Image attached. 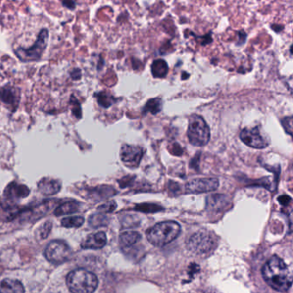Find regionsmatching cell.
<instances>
[{
  "label": "cell",
  "mask_w": 293,
  "mask_h": 293,
  "mask_svg": "<svg viewBox=\"0 0 293 293\" xmlns=\"http://www.w3.org/2000/svg\"><path fill=\"white\" fill-rule=\"evenodd\" d=\"M107 244V236L104 232H99L89 235L85 242L82 244V247L85 249H100Z\"/></svg>",
  "instance_id": "obj_12"
},
{
  "label": "cell",
  "mask_w": 293,
  "mask_h": 293,
  "mask_svg": "<svg viewBox=\"0 0 293 293\" xmlns=\"http://www.w3.org/2000/svg\"><path fill=\"white\" fill-rule=\"evenodd\" d=\"M71 254V248L66 243L61 240H53L47 245L44 255L48 261L51 263H64L68 260Z\"/></svg>",
  "instance_id": "obj_7"
},
{
  "label": "cell",
  "mask_w": 293,
  "mask_h": 293,
  "mask_svg": "<svg viewBox=\"0 0 293 293\" xmlns=\"http://www.w3.org/2000/svg\"><path fill=\"white\" fill-rule=\"evenodd\" d=\"M266 283L274 290L285 293L293 283V276L286 263L274 255L265 263L261 270Z\"/></svg>",
  "instance_id": "obj_1"
},
{
  "label": "cell",
  "mask_w": 293,
  "mask_h": 293,
  "mask_svg": "<svg viewBox=\"0 0 293 293\" xmlns=\"http://www.w3.org/2000/svg\"><path fill=\"white\" fill-rule=\"evenodd\" d=\"M115 208H116V204L114 202H110L106 205H101L98 210L101 212H113Z\"/></svg>",
  "instance_id": "obj_25"
},
{
  "label": "cell",
  "mask_w": 293,
  "mask_h": 293,
  "mask_svg": "<svg viewBox=\"0 0 293 293\" xmlns=\"http://www.w3.org/2000/svg\"><path fill=\"white\" fill-rule=\"evenodd\" d=\"M96 96H97L98 103L103 108H109L111 105L114 103V98L107 92H99L98 94H96Z\"/></svg>",
  "instance_id": "obj_21"
},
{
  "label": "cell",
  "mask_w": 293,
  "mask_h": 293,
  "mask_svg": "<svg viewBox=\"0 0 293 293\" xmlns=\"http://www.w3.org/2000/svg\"><path fill=\"white\" fill-rule=\"evenodd\" d=\"M71 76L73 80H78L81 78V71L79 69H74L72 72H71Z\"/></svg>",
  "instance_id": "obj_27"
},
{
  "label": "cell",
  "mask_w": 293,
  "mask_h": 293,
  "mask_svg": "<svg viewBox=\"0 0 293 293\" xmlns=\"http://www.w3.org/2000/svg\"><path fill=\"white\" fill-rule=\"evenodd\" d=\"M161 108H162V101L159 98H156V99H151L147 102L145 107V111L155 114L160 112Z\"/></svg>",
  "instance_id": "obj_23"
},
{
  "label": "cell",
  "mask_w": 293,
  "mask_h": 293,
  "mask_svg": "<svg viewBox=\"0 0 293 293\" xmlns=\"http://www.w3.org/2000/svg\"><path fill=\"white\" fill-rule=\"evenodd\" d=\"M141 239V235L137 232H125L120 236V244L122 247H130Z\"/></svg>",
  "instance_id": "obj_16"
},
{
  "label": "cell",
  "mask_w": 293,
  "mask_h": 293,
  "mask_svg": "<svg viewBox=\"0 0 293 293\" xmlns=\"http://www.w3.org/2000/svg\"><path fill=\"white\" fill-rule=\"evenodd\" d=\"M80 208V204L76 201L65 202L64 204L59 205L57 207L54 212L56 216L66 215V214H72L74 212H78Z\"/></svg>",
  "instance_id": "obj_17"
},
{
  "label": "cell",
  "mask_w": 293,
  "mask_h": 293,
  "mask_svg": "<svg viewBox=\"0 0 293 293\" xmlns=\"http://www.w3.org/2000/svg\"><path fill=\"white\" fill-rule=\"evenodd\" d=\"M49 40V31L47 29L40 31L36 43L30 48H18L14 50L16 57L23 62L38 61L42 59L43 52L46 49Z\"/></svg>",
  "instance_id": "obj_5"
},
{
  "label": "cell",
  "mask_w": 293,
  "mask_h": 293,
  "mask_svg": "<svg viewBox=\"0 0 293 293\" xmlns=\"http://www.w3.org/2000/svg\"><path fill=\"white\" fill-rule=\"evenodd\" d=\"M20 99V92L11 85H5L0 90V100L4 104L11 107L18 105Z\"/></svg>",
  "instance_id": "obj_11"
},
{
  "label": "cell",
  "mask_w": 293,
  "mask_h": 293,
  "mask_svg": "<svg viewBox=\"0 0 293 293\" xmlns=\"http://www.w3.org/2000/svg\"><path fill=\"white\" fill-rule=\"evenodd\" d=\"M240 139L247 146L254 149H264L268 146V142L261 135L259 127L245 128L240 134Z\"/></svg>",
  "instance_id": "obj_8"
},
{
  "label": "cell",
  "mask_w": 293,
  "mask_h": 293,
  "mask_svg": "<svg viewBox=\"0 0 293 293\" xmlns=\"http://www.w3.org/2000/svg\"><path fill=\"white\" fill-rule=\"evenodd\" d=\"M62 4L69 10H74L76 7V3L74 0H61Z\"/></svg>",
  "instance_id": "obj_26"
},
{
  "label": "cell",
  "mask_w": 293,
  "mask_h": 293,
  "mask_svg": "<svg viewBox=\"0 0 293 293\" xmlns=\"http://www.w3.org/2000/svg\"><path fill=\"white\" fill-rule=\"evenodd\" d=\"M23 284L19 280L12 279H4L0 284V293H24Z\"/></svg>",
  "instance_id": "obj_14"
},
{
  "label": "cell",
  "mask_w": 293,
  "mask_h": 293,
  "mask_svg": "<svg viewBox=\"0 0 293 293\" xmlns=\"http://www.w3.org/2000/svg\"><path fill=\"white\" fill-rule=\"evenodd\" d=\"M218 185L217 178H197L190 181L186 185V192L190 194L211 192L218 189Z\"/></svg>",
  "instance_id": "obj_9"
},
{
  "label": "cell",
  "mask_w": 293,
  "mask_h": 293,
  "mask_svg": "<svg viewBox=\"0 0 293 293\" xmlns=\"http://www.w3.org/2000/svg\"><path fill=\"white\" fill-rule=\"evenodd\" d=\"M85 222L83 217L77 216V217H68V218H63L61 220V224L64 227L66 228H76L80 227Z\"/></svg>",
  "instance_id": "obj_20"
},
{
  "label": "cell",
  "mask_w": 293,
  "mask_h": 293,
  "mask_svg": "<svg viewBox=\"0 0 293 293\" xmlns=\"http://www.w3.org/2000/svg\"><path fill=\"white\" fill-rule=\"evenodd\" d=\"M30 194V189L26 186L19 185L17 183H11L6 189V195L10 198L21 199L26 198Z\"/></svg>",
  "instance_id": "obj_15"
},
{
  "label": "cell",
  "mask_w": 293,
  "mask_h": 293,
  "mask_svg": "<svg viewBox=\"0 0 293 293\" xmlns=\"http://www.w3.org/2000/svg\"><path fill=\"white\" fill-rule=\"evenodd\" d=\"M226 201L224 195L210 196L207 199V207L211 210H220L224 208Z\"/></svg>",
  "instance_id": "obj_19"
},
{
  "label": "cell",
  "mask_w": 293,
  "mask_h": 293,
  "mask_svg": "<svg viewBox=\"0 0 293 293\" xmlns=\"http://www.w3.org/2000/svg\"><path fill=\"white\" fill-rule=\"evenodd\" d=\"M66 284L69 290L74 293H93L98 288V277L85 269H76L67 275Z\"/></svg>",
  "instance_id": "obj_3"
},
{
  "label": "cell",
  "mask_w": 293,
  "mask_h": 293,
  "mask_svg": "<svg viewBox=\"0 0 293 293\" xmlns=\"http://www.w3.org/2000/svg\"><path fill=\"white\" fill-rule=\"evenodd\" d=\"M143 156L142 148L137 146L124 145L121 147V158L122 162L129 168H137Z\"/></svg>",
  "instance_id": "obj_10"
},
{
  "label": "cell",
  "mask_w": 293,
  "mask_h": 293,
  "mask_svg": "<svg viewBox=\"0 0 293 293\" xmlns=\"http://www.w3.org/2000/svg\"><path fill=\"white\" fill-rule=\"evenodd\" d=\"M217 239L212 232L199 231L193 234L187 241V248L193 254H204L215 248Z\"/></svg>",
  "instance_id": "obj_6"
},
{
  "label": "cell",
  "mask_w": 293,
  "mask_h": 293,
  "mask_svg": "<svg viewBox=\"0 0 293 293\" xmlns=\"http://www.w3.org/2000/svg\"><path fill=\"white\" fill-rule=\"evenodd\" d=\"M168 65L163 59H157L151 65V72L155 78H164L168 74Z\"/></svg>",
  "instance_id": "obj_18"
},
{
  "label": "cell",
  "mask_w": 293,
  "mask_h": 293,
  "mask_svg": "<svg viewBox=\"0 0 293 293\" xmlns=\"http://www.w3.org/2000/svg\"><path fill=\"white\" fill-rule=\"evenodd\" d=\"M40 191L45 195H52L59 192L61 185L58 181L49 178H44L38 184Z\"/></svg>",
  "instance_id": "obj_13"
},
{
  "label": "cell",
  "mask_w": 293,
  "mask_h": 293,
  "mask_svg": "<svg viewBox=\"0 0 293 293\" xmlns=\"http://www.w3.org/2000/svg\"><path fill=\"white\" fill-rule=\"evenodd\" d=\"M211 133L205 120L197 114L189 119L188 138L189 142L195 146H204L208 143Z\"/></svg>",
  "instance_id": "obj_4"
},
{
  "label": "cell",
  "mask_w": 293,
  "mask_h": 293,
  "mask_svg": "<svg viewBox=\"0 0 293 293\" xmlns=\"http://www.w3.org/2000/svg\"><path fill=\"white\" fill-rule=\"evenodd\" d=\"M51 228H52V224L50 222L45 223L43 227L41 228V238H46L50 233Z\"/></svg>",
  "instance_id": "obj_24"
},
{
  "label": "cell",
  "mask_w": 293,
  "mask_h": 293,
  "mask_svg": "<svg viewBox=\"0 0 293 293\" xmlns=\"http://www.w3.org/2000/svg\"><path fill=\"white\" fill-rule=\"evenodd\" d=\"M89 223L90 225L94 227V228H98L100 226H104L108 224V218L107 217L102 214H93L92 217H90L89 219Z\"/></svg>",
  "instance_id": "obj_22"
},
{
  "label": "cell",
  "mask_w": 293,
  "mask_h": 293,
  "mask_svg": "<svg viewBox=\"0 0 293 293\" xmlns=\"http://www.w3.org/2000/svg\"><path fill=\"white\" fill-rule=\"evenodd\" d=\"M181 233V226L177 222L165 221L154 225L146 232V238L151 244L163 247L174 241Z\"/></svg>",
  "instance_id": "obj_2"
}]
</instances>
